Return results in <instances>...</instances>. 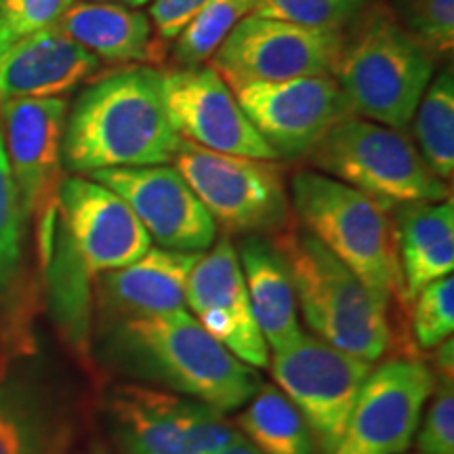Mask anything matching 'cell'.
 Listing matches in <instances>:
<instances>
[{"instance_id":"obj_16","label":"cell","mask_w":454,"mask_h":454,"mask_svg":"<svg viewBox=\"0 0 454 454\" xmlns=\"http://www.w3.org/2000/svg\"><path fill=\"white\" fill-rule=\"evenodd\" d=\"M57 215L61 234L93 278L124 268L152 248V238L129 204L87 175L61 179Z\"/></svg>"},{"instance_id":"obj_10","label":"cell","mask_w":454,"mask_h":454,"mask_svg":"<svg viewBox=\"0 0 454 454\" xmlns=\"http://www.w3.org/2000/svg\"><path fill=\"white\" fill-rule=\"evenodd\" d=\"M270 368L278 387L309 425L322 454H333L343 440L372 362L303 334L293 348L274 354Z\"/></svg>"},{"instance_id":"obj_25","label":"cell","mask_w":454,"mask_h":454,"mask_svg":"<svg viewBox=\"0 0 454 454\" xmlns=\"http://www.w3.org/2000/svg\"><path fill=\"white\" fill-rule=\"evenodd\" d=\"M234 427L259 454H322L309 425L276 385L261 383Z\"/></svg>"},{"instance_id":"obj_28","label":"cell","mask_w":454,"mask_h":454,"mask_svg":"<svg viewBox=\"0 0 454 454\" xmlns=\"http://www.w3.org/2000/svg\"><path fill=\"white\" fill-rule=\"evenodd\" d=\"M254 0H208L192 17L173 47L175 67H198L211 59L219 44L242 17L251 15Z\"/></svg>"},{"instance_id":"obj_7","label":"cell","mask_w":454,"mask_h":454,"mask_svg":"<svg viewBox=\"0 0 454 454\" xmlns=\"http://www.w3.org/2000/svg\"><path fill=\"white\" fill-rule=\"evenodd\" d=\"M173 164L227 236L274 238L294 223L274 160L219 154L181 139Z\"/></svg>"},{"instance_id":"obj_8","label":"cell","mask_w":454,"mask_h":454,"mask_svg":"<svg viewBox=\"0 0 454 454\" xmlns=\"http://www.w3.org/2000/svg\"><path fill=\"white\" fill-rule=\"evenodd\" d=\"M107 417L122 454H217L242 438L217 408L154 385H116Z\"/></svg>"},{"instance_id":"obj_35","label":"cell","mask_w":454,"mask_h":454,"mask_svg":"<svg viewBox=\"0 0 454 454\" xmlns=\"http://www.w3.org/2000/svg\"><path fill=\"white\" fill-rule=\"evenodd\" d=\"M217 454H259V452L254 450V448H253L251 444H248L247 440L240 438V440H236L231 446H227L225 450H221V452H217Z\"/></svg>"},{"instance_id":"obj_4","label":"cell","mask_w":454,"mask_h":454,"mask_svg":"<svg viewBox=\"0 0 454 454\" xmlns=\"http://www.w3.org/2000/svg\"><path fill=\"white\" fill-rule=\"evenodd\" d=\"M435 57L371 4L345 32L333 76L356 116L404 130L435 74Z\"/></svg>"},{"instance_id":"obj_13","label":"cell","mask_w":454,"mask_h":454,"mask_svg":"<svg viewBox=\"0 0 454 454\" xmlns=\"http://www.w3.org/2000/svg\"><path fill=\"white\" fill-rule=\"evenodd\" d=\"M238 104L278 158H305L334 124L356 116L331 74L247 84Z\"/></svg>"},{"instance_id":"obj_19","label":"cell","mask_w":454,"mask_h":454,"mask_svg":"<svg viewBox=\"0 0 454 454\" xmlns=\"http://www.w3.org/2000/svg\"><path fill=\"white\" fill-rule=\"evenodd\" d=\"M99 64L59 27H47L0 51V101L66 98Z\"/></svg>"},{"instance_id":"obj_37","label":"cell","mask_w":454,"mask_h":454,"mask_svg":"<svg viewBox=\"0 0 454 454\" xmlns=\"http://www.w3.org/2000/svg\"><path fill=\"white\" fill-rule=\"evenodd\" d=\"M95 454H107V450L104 446H98V448H95Z\"/></svg>"},{"instance_id":"obj_34","label":"cell","mask_w":454,"mask_h":454,"mask_svg":"<svg viewBox=\"0 0 454 454\" xmlns=\"http://www.w3.org/2000/svg\"><path fill=\"white\" fill-rule=\"evenodd\" d=\"M152 30L156 41L164 44L175 41L181 30L190 24L192 17L200 11L208 0H150Z\"/></svg>"},{"instance_id":"obj_14","label":"cell","mask_w":454,"mask_h":454,"mask_svg":"<svg viewBox=\"0 0 454 454\" xmlns=\"http://www.w3.org/2000/svg\"><path fill=\"white\" fill-rule=\"evenodd\" d=\"M162 99L181 139L219 154L280 160L211 66L162 72Z\"/></svg>"},{"instance_id":"obj_29","label":"cell","mask_w":454,"mask_h":454,"mask_svg":"<svg viewBox=\"0 0 454 454\" xmlns=\"http://www.w3.org/2000/svg\"><path fill=\"white\" fill-rule=\"evenodd\" d=\"M371 4L372 0H254L253 15L345 34Z\"/></svg>"},{"instance_id":"obj_30","label":"cell","mask_w":454,"mask_h":454,"mask_svg":"<svg viewBox=\"0 0 454 454\" xmlns=\"http://www.w3.org/2000/svg\"><path fill=\"white\" fill-rule=\"evenodd\" d=\"M385 7L414 41L435 57L452 53L454 0H389Z\"/></svg>"},{"instance_id":"obj_5","label":"cell","mask_w":454,"mask_h":454,"mask_svg":"<svg viewBox=\"0 0 454 454\" xmlns=\"http://www.w3.org/2000/svg\"><path fill=\"white\" fill-rule=\"evenodd\" d=\"M271 240L288 261L297 308L317 339L366 362L394 349L385 311L325 244L294 223Z\"/></svg>"},{"instance_id":"obj_6","label":"cell","mask_w":454,"mask_h":454,"mask_svg":"<svg viewBox=\"0 0 454 454\" xmlns=\"http://www.w3.org/2000/svg\"><path fill=\"white\" fill-rule=\"evenodd\" d=\"M311 170L354 187L387 211L450 198V185L425 164L414 141L360 116L339 121L309 152Z\"/></svg>"},{"instance_id":"obj_26","label":"cell","mask_w":454,"mask_h":454,"mask_svg":"<svg viewBox=\"0 0 454 454\" xmlns=\"http://www.w3.org/2000/svg\"><path fill=\"white\" fill-rule=\"evenodd\" d=\"M47 268L55 322L64 333L66 343L78 356L87 357L90 348V280L93 276L82 268L64 234H55Z\"/></svg>"},{"instance_id":"obj_18","label":"cell","mask_w":454,"mask_h":454,"mask_svg":"<svg viewBox=\"0 0 454 454\" xmlns=\"http://www.w3.org/2000/svg\"><path fill=\"white\" fill-rule=\"evenodd\" d=\"M198 254L152 247L133 263L95 276L99 325L184 309Z\"/></svg>"},{"instance_id":"obj_1","label":"cell","mask_w":454,"mask_h":454,"mask_svg":"<svg viewBox=\"0 0 454 454\" xmlns=\"http://www.w3.org/2000/svg\"><path fill=\"white\" fill-rule=\"evenodd\" d=\"M95 349L112 371L219 412L242 408L263 383L185 309L99 325Z\"/></svg>"},{"instance_id":"obj_11","label":"cell","mask_w":454,"mask_h":454,"mask_svg":"<svg viewBox=\"0 0 454 454\" xmlns=\"http://www.w3.org/2000/svg\"><path fill=\"white\" fill-rule=\"evenodd\" d=\"M345 34L314 30L247 15L211 57V67L231 90L261 82L325 76L337 66Z\"/></svg>"},{"instance_id":"obj_12","label":"cell","mask_w":454,"mask_h":454,"mask_svg":"<svg viewBox=\"0 0 454 454\" xmlns=\"http://www.w3.org/2000/svg\"><path fill=\"white\" fill-rule=\"evenodd\" d=\"M435 374L421 357H391L372 368L333 454H404L412 444Z\"/></svg>"},{"instance_id":"obj_32","label":"cell","mask_w":454,"mask_h":454,"mask_svg":"<svg viewBox=\"0 0 454 454\" xmlns=\"http://www.w3.org/2000/svg\"><path fill=\"white\" fill-rule=\"evenodd\" d=\"M76 0H0V51L47 30Z\"/></svg>"},{"instance_id":"obj_9","label":"cell","mask_w":454,"mask_h":454,"mask_svg":"<svg viewBox=\"0 0 454 454\" xmlns=\"http://www.w3.org/2000/svg\"><path fill=\"white\" fill-rule=\"evenodd\" d=\"M70 101H0V137L26 221L38 230V251L47 265L57 227V192L61 184V144Z\"/></svg>"},{"instance_id":"obj_20","label":"cell","mask_w":454,"mask_h":454,"mask_svg":"<svg viewBox=\"0 0 454 454\" xmlns=\"http://www.w3.org/2000/svg\"><path fill=\"white\" fill-rule=\"evenodd\" d=\"M236 253L265 343L274 354L286 351L305 334L299 322L297 293L286 257L268 236H240Z\"/></svg>"},{"instance_id":"obj_23","label":"cell","mask_w":454,"mask_h":454,"mask_svg":"<svg viewBox=\"0 0 454 454\" xmlns=\"http://www.w3.org/2000/svg\"><path fill=\"white\" fill-rule=\"evenodd\" d=\"M67 427L36 383L0 374V454H61Z\"/></svg>"},{"instance_id":"obj_22","label":"cell","mask_w":454,"mask_h":454,"mask_svg":"<svg viewBox=\"0 0 454 454\" xmlns=\"http://www.w3.org/2000/svg\"><path fill=\"white\" fill-rule=\"evenodd\" d=\"M397 263L408 305L431 282L452 276L454 270V204H404L394 211Z\"/></svg>"},{"instance_id":"obj_21","label":"cell","mask_w":454,"mask_h":454,"mask_svg":"<svg viewBox=\"0 0 454 454\" xmlns=\"http://www.w3.org/2000/svg\"><path fill=\"white\" fill-rule=\"evenodd\" d=\"M57 27L107 64L154 66L162 59L150 17L137 7L76 0Z\"/></svg>"},{"instance_id":"obj_27","label":"cell","mask_w":454,"mask_h":454,"mask_svg":"<svg viewBox=\"0 0 454 454\" xmlns=\"http://www.w3.org/2000/svg\"><path fill=\"white\" fill-rule=\"evenodd\" d=\"M417 150L444 184L454 175V72L452 66L434 74L412 114Z\"/></svg>"},{"instance_id":"obj_15","label":"cell","mask_w":454,"mask_h":454,"mask_svg":"<svg viewBox=\"0 0 454 454\" xmlns=\"http://www.w3.org/2000/svg\"><path fill=\"white\" fill-rule=\"evenodd\" d=\"M87 177L121 196L160 248L204 253L217 240V223L175 167L106 168Z\"/></svg>"},{"instance_id":"obj_3","label":"cell","mask_w":454,"mask_h":454,"mask_svg":"<svg viewBox=\"0 0 454 454\" xmlns=\"http://www.w3.org/2000/svg\"><path fill=\"white\" fill-rule=\"evenodd\" d=\"M291 207L299 225L325 244L385 311L394 349H400L402 357H419L411 354L417 348L397 263L394 213L354 187L311 168L294 173Z\"/></svg>"},{"instance_id":"obj_31","label":"cell","mask_w":454,"mask_h":454,"mask_svg":"<svg viewBox=\"0 0 454 454\" xmlns=\"http://www.w3.org/2000/svg\"><path fill=\"white\" fill-rule=\"evenodd\" d=\"M411 334L414 348L431 351L442 340L452 337L454 328V280L452 276L427 284L412 299L411 311Z\"/></svg>"},{"instance_id":"obj_33","label":"cell","mask_w":454,"mask_h":454,"mask_svg":"<svg viewBox=\"0 0 454 454\" xmlns=\"http://www.w3.org/2000/svg\"><path fill=\"white\" fill-rule=\"evenodd\" d=\"M454 377H435L434 397L417 435L419 454H454Z\"/></svg>"},{"instance_id":"obj_36","label":"cell","mask_w":454,"mask_h":454,"mask_svg":"<svg viewBox=\"0 0 454 454\" xmlns=\"http://www.w3.org/2000/svg\"><path fill=\"white\" fill-rule=\"evenodd\" d=\"M84 3H118V4H129V7H144L150 0H84Z\"/></svg>"},{"instance_id":"obj_2","label":"cell","mask_w":454,"mask_h":454,"mask_svg":"<svg viewBox=\"0 0 454 454\" xmlns=\"http://www.w3.org/2000/svg\"><path fill=\"white\" fill-rule=\"evenodd\" d=\"M181 137L162 99V72L127 66L90 82L67 107L61 162L72 175L170 164Z\"/></svg>"},{"instance_id":"obj_17","label":"cell","mask_w":454,"mask_h":454,"mask_svg":"<svg viewBox=\"0 0 454 454\" xmlns=\"http://www.w3.org/2000/svg\"><path fill=\"white\" fill-rule=\"evenodd\" d=\"M185 303L204 331L238 360L253 368L270 366V348L254 320L236 244L227 234L198 254L187 278Z\"/></svg>"},{"instance_id":"obj_24","label":"cell","mask_w":454,"mask_h":454,"mask_svg":"<svg viewBox=\"0 0 454 454\" xmlns=\"http://www.w3.org/2000/svg\"><path fill=\"white\" fill-rule=\"evenodd\" d=\"M24 213L0 137V311L3 343L24 349L30 340V316L24 288Z\"/></svg>"}]
</instances>
